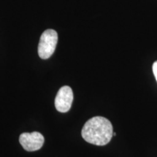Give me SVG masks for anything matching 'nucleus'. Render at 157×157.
Returning <instances> with one entry per match:
<instances>
[{"instance_id":"20e7f679","label":"nucleus","mask_w":157,"mask_h":157,"mask_svg":"<svg viewBox=\"0 0 157 157\" xmlns=\"http://www.w3.org/2000/svg\"><path fill=\"white\" fill-rule=\"evenodd\" d=\"M74 101V93L69 86H63L58 90L55 99L57 111L66 113L69 111Z\"/></svg>"},{"instance_id":"7ed1b4c3","label":"nucleus","mask_w":157,"mask_h":157,"mask_svg":"<svg viewBox=\"0 0 157 157\" xmlns=\"http://www.w3.org/2000/svg\"><path fill=\"white\" fill-rule=\"evenodd\" d=\"M19 142L27 151H35L43 146L44 137L39 132H23L20 135Z\"/></svg>"},{"instance_id":"f257e3e1","label":"nucleus","mask_w":157,"mask_h":157,"mask_svg":"<svg viewBox=\"0 0 157 157\" xmlns=\"http://www.w3.org/2000/svg\"><path fill=\"white\" fill-rule=\"evenodd\" d=\"M113 126L109 119L103 117H95L84 124L82 136L87 143L95 146H105L113 137Z\"/></svg>"},{"instance_id":"423d86ee","label":"nucleus","mask_w":157,"mask_h":157,"mask_svg":"<svg viewBox=\"0 0 157 157\" xmlns=\"http://www.w3.org/2000/svg\"><path fill=\"white\" fill-rule=\"evenodd\" d=\"M116 135H117V133L113 132V136H116Z\"/></svg>"},{"instance_id":"39448f33","label":"nucleus","mask_w":157,"mask_h":157,"mask_svg":"<svg viewBox=\"0 0 157 157\" xmlns=\"http://www.w3.org/2000/svg\"><path fill=\"white\" fill-rule=\"evenodd\" d=\"M152 69H153V73H154V75L155 76V78H156L157 82V60L156 61H155L154 63V64H153Z\"/></svg>"},{"instance_id":"f03ea898","label":"nucleus","mask_w":157,"mask_h":157,"mask_svg":"<svg viewBox=\"0 0 157 157\" xmlns=\"http://www.w3.org/2000/svg\"><path fill=\"white\" fill-rule=\"evenodd\" d=\"M58 33L53 29H48L42 33L38 45V54L42 59L50 58L56 50L58 43Z\"/></svg>"}]
</instances>
